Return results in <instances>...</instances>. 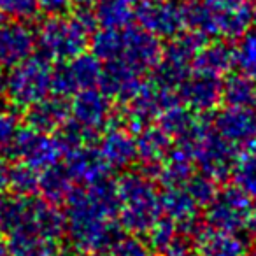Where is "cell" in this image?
<instances>
[{
    "label": "cell",
    "mask_w": 256,
    "mask_h": 256,
    "mask_svg": "<svg viewBox=\"0 0 256 256\" xmlns=\"http://www.w3.org/2000/svg\"><path fill=\"white\" fill-rule=\"evenodd\" d=\"M102 78V62L95 54L81 53L76 58L62 62L53 72V92L70 96L82 90L95 88Z\"/></svg>",
    "instance_id": "30bf717a"
},
{
    "label": "cell",
    "mask_w": 256,
    "mask_h": 256,
    "mask_svg": "<svg viewBox=\"0 0 256 256\" xmlns=\"http://www.w3.org/2000/svg\"><path fill=\"white\" fill-rule=\"evenodd\" d=\"M182 186L200 207H206L209 204V200L214 196V193H216V181L207 174H204V172H200V174L193 172Z\"/></svg>",
    "instance_id": "1f68e13d"
},
{
    "label": "cell",
    "mask_w": 256,
    "mask_h": 256,
    "mask_svg": "<svg viewBox=\"0 0 256 256\" xmlns=\"http://www.w3.org/2000/svg\"><path fill=\"white\" fill-rule=\"evenodd\" d=\"M206 209V220L210 228L237 232L249 223L252 212L251 196L237 186H226L214 193Z\"/></svg>",
    "instance_id": "ba28073f"
},
{
    "label": "cell",
    "mask_w": 256,
    "mask_h": 256,
    "mask_svg": "<svg viewBox=\"0 0 256 256\" xmlns=\"http://www.w3.org/2000/svg\"><path fill=\"white\" fill-rule=\"evenodd\" d=\"M74 190L76 182L72 181L65 165L54 164L40 172L39 192L42 193L44 200H48V202H64V200H67L70 196V193Z\"/></svg>",
    "instance_id": "4316f807"
},
{
    "label": "cell",
    "mask_w": 256,
    "mask_h": 256,
    "mask_svg": "<svg viewBox=\"0 0 256 256\" xmlns=\"http://www.w3.org/2000/svg\"><path fill=\"white\" fill-rule=\"evenodd\" d=\"M223 100L226 106L251 107L256 102V84L248 76L238 74L223 82Z\"/></svg>",
    "instance_id": "f1b7e54d"
},
{
    "label": "cell",
    "mask_w": 256,
    "mask_h": 256,
    "mask_svg": "<svg viewBox=\"0 0 256 256\" xmlns=\"http://www.w3.org/2000/svg\"><path fill=\"white\" fill-rule=\"evenodd\" d=\"M93 54L102 62L100 86L109 96L128 100L139 88L140 78L153 70L162 58L156 36L142 26L102 28L92 40Z\"/></svg>",
    "instance_id": "6da1fadb"
},
{
    "label": "cell",
    "mask_w": 256,
    "mask_h": 256,
    "mask_svg": "<svg viewBox=\"0 0 256 256\" xmlns=\"http://www.w3.org/2000/svg\"><path fill=\"white\" fill-rule=\"evenodd\" d=\"M0 256H11L9 254V248L6 246V242L0 238Z\"/></svg>",
    "instance_id": "60d3db41"
},
{
    "label": "cell",
    "mask_w": 256,
    "mask_h": 256,
    "mask_svg": "<svg viewBox=\"0 0 256 256\" xmlns=\"http://www.w3.org/2000/svg\"><path fill=\"white\" fill-rule=\"evenodd\" d=\"M198 256H246L248 242L235 232L210 228L196 232Z\"/></svg>",
    "instance_id": "7402d4cb"
},
{
    "label": "cell",
    "mask_w": 256,
    "mask_h": 256,
    "mask_svg": "<svg viewBox=\"0 0 256 256\" xmlns=\"http://www.w3.org/2000/svg\"><path fill=\"white\" fill-rule=\"evenodd\" d=\"M136 150L137 158L144 167L150 165H160L164 158L172 150V139L162 130L160 126H146L137 130L136 137Z\"/></svg>",
    "instance_id": "cb8c5ba5"
},
{
    "label": "cell",
    "mask_w": 256,
    "mask_h": 256,
    "mask_svg": "<svg viewBox=\"0 0 256 256\" xmlns=\"http://www.w3.org/2000/svg\"><path fill=\"white\" fill-rule=\"evenodd\" d=\"M136 18L144 30L156 37L170 39L186 26V2L181 0H144L139 2Z\"/></svg>",
    "instance_id": "9c48e42d"
},
{
    "label": "cell",
    "mask_w": 256,
    "mask_h": 256,
    "mask_svg": "<svg viewBox=\"0 0 256 256\" xmlns=\"http://www.w3.org/2000/svg\"><path fill=\"white\" fill-rule=\"evenodd\" d=\"M18 132L20 124L16 114L8 107H0V151L12 148Z\"/></svg>",
    "instance_id": "836d02e7"
},
{
    "label": "cell",
    "mask_w": 256,
    "mask_h": 256,
    "mask_svg": "<svg viewBox=\"0 0 256 256\" xmlns=\"http://www.w3.org/2000/svg\"><path fill=\"white\" fill-rule=\"evenodd\" d=\"M96 20L92 8L79 9L76 14L67 16L64 12L51 14L36 34V46L40 50V56L50 62H67L84 53L90 42Z\"/></svg>",
    "instance_id": "3957f363"
},
{
    "label": "cell",
    "mask_w": 256,
    "mask_h": 256,
    "mask_svg": "<svg viewBox=\"0 0 256 256\" xmlns=\"http://www.w3.org/2000/svg\"><path fill=\"white\" fill-rule=\"evenodd\" d=\"M254 107H256V102H254ZM254 114H256V110H254Z\"/></svg>",
    "instance_id": "ee69618b"
},
{
    "label": "cell",
    "mask_w": 256,
    "mask_h": 256,
    "mask_svg": "<svg viewBox=\"0 0 256 256\" xmlns=\"http://www.w3.org/2000/svg\"><path fill=\"white\" fill-rule=\"evenodd\" d=\"M12 148L20 160L39 170L58 164V160L67 153L58 136H51L50 132H39L30 126L20 128Z\"/></svg>",
    "instance_id": "7c38bea8"
},
{
    "label": "cell",
    "mask_w": 256,
    "mask_h": 256,
    "mask_svg": "<svg viewBox=\"0 0 256 256\" xmlns=\"http://www.w3.org/2000/svg\"><path fill=\"white\" fill-rule=\"evenodd\" d=\"M67 230L79 251L107 249L121 237L116 186L109 181L74 190L67 198Z\"/></svg>",
    "instance_id": "7a4b0ae2"
},
{
    "label": "cell",
    "mask_w": 256,
    "mask_h": 256,
    "mask_svg": "<svg viewBox=\"0 0 256 256\" xmlns=\"http://www.w3.org/2000/svg\"><path fill=\"white\" fill-rule=\"evenodd\" d=\"M232 176L237 188H240L248 196L256 198V142L248 146L242 154H237Z\"/></svg>",
    "instance_id": "83f0119b"
},
{
    "label": "cell",
    "mask_w": 256,
    "mask_h": 256,
    "mask_svg": "<svg viewBox=\"0 0 256 256\" xmlns=\"http://www.w3.org/2000/svg\"><path fill=\"white\" fill-rule=\"evenodd\" d=\"M186 146L192 150L195 164H198L200 170L214 181H221L232 174L238 150L226 139H223L214 130V126L204 123L196 136Z\"/></svg>",
    "instance_id": "52a82bcc"
},
{
    "label": "cell",
    "mask_w": 256,
    "mask_h": 256,
    "mask_svg": "<svg viewBox=\"0 0 256 256\" xmlns=\"http://www.w3.org/2000/svg\"><path fill=\"white\" fill-rule=\"evenodd\" d=\"M234 51L235 65H238L242 74L256 82V26L242 34Z\"/></svg>",
    "instance_id": "4dcf8cb0"
},
{
    "label": "cell",
    "mask_w": 256,
    "mask_h": 256,
    "mask_svg": "<svg viewBox=\"0 0 256 256\" xmlns=\"http://www.w3.org/2000/svg\"><path fill=\"white\" fill-rule=\"evenodd\" d=\"M176 102H179L178 90H172L151 79L148 82H140L137 92L124 104L130 121L139 130L146 124H151V121L160 118V114Z\"/></svg>",
    "instance_id": "8fae6325"
},
{
    "label": "cell",
    "mask_w": 256,
    "mask_h": 256,
    "mask_svg": "<svg viewBox=\"0 0 256 256\" xmlns=\"http://www.w3.org/2000/svg\"><path fill=\"white\" fill-rule=\"evenodd\" d=\"M40 172L42 170L25 164V162L12 165L9 168V188L14 190V193L18 195H36L39 192Z\"/></svg>",
    "instance_id": "f546056e"
},
{
    "label": "cell",
    "mask_w": 256,
    "mask_h": 256,
    "mask_svg": "<svg viewBox=\"0 0 256 256\" xmlns=\"http://www.w3.org/2000/svg\"><path fill=\"white\" fill-rule=\"evenodd\" d=\"M70 116L72 121L96 137L110 124V96L95 88L82 90L72 98Z\"/></svg>",
    "instance_id": "5bb4252c"
},
{
    "label": "cell",
    "mask_w": 256,
    "mask_h": 256,
    "mask_svg": "<svg viewBox=\"0 0 256 256\" xmlns=\"http://www.w3.org/2000/svg\"><path fill=\"white\" fill-rule=\"evenodd\" d=\"M70 6V0H39V8L50 14H60Z\"/></svg>",
    "instance_id": "d590c367"
},
{
    "label": "cell",
    "mask_w": 256,
    "mask_h": 256,
    "mask_svg": "<svg viewBox=\"0 0 256 256\" xmlns=\"http://www.w3.org/2000/svg\"><path fill=\"white\" fill-rule=\"evenodd\" d=\"M109 256H151V251L136 237H120L110 246Z\"/></svg>",
    "instance_id": "e575fe53"
},
{
    "label": "cell",
    "mask_w": 256,
    "mask_h": 256,
    "mask_svg": "<svg viewBox=\"0 0 256 256\" xmlns=\"http://www.w3.org/2000/svg\"><path fill=\"white\" fill-rule=\"evenodd\" d=\"M139 0H96L93 16L102 28H121L136 18Z\"/></svg>",
    "instance_id": "d4e9b609"
},
{
    "label": "cell",
    "mask_w": 256,
    "mask_h": 256,
    "mask_svg": "<svg viewBox=\"0 0 256 256\" xmlns=\"http://www.w3.org/2000/svg\"><path fill=\"white\" fill-rule=\"evenodd\" d=\"M53 72L51 62L44 56H28L14 65L6 78V93L16 107L28 109L40 98L53 92Z\"/></svg>",
    "instance_id": "8992f818"
},
{
    "label": "cell",
    "mask_w": 256,
    "mask_h": 256,
    "mask_svg": "<svg viewBox=\"0 0 256 256\" xmlns=\"http://www.w3.org/2000/svg\"><path fill=\"white\" fill-rule=\"evenodd\" d=\"M40 11L39 0H0V16L6 20L26 22Z\"/></svg>",
    "instance_id": "d6a6232c"
},
{
    "label": "cell",
    "mask_w": 256,
    "mask_h": 256,
    "mask_svg": "<svg viewBox=\"0 0 256 256\" xmlns=\"http://www.w3.org/2000/svg\"><path fill=\"white\" fill-rule=\"evenodd\" d=\"M212 126L237 150L256 142V114L251 107L226 106L216 114Z\"/></svg>",
    "instance_id": "9a60e30c"
},
{
    "label": "cell",
    "mask_w": 256,
    "mask_h": 256,
    "mask_svg": "<svg viewBox=\"0 0 256 256\" xmlns=\"http://www.w3.org/2000/svg\"><path fill=\"white\" fill-rule=\"evenodd\" d=\"M235 65V51L226 42L214 40L210 44H204L193 62L192 68H198L204 72H210L223 78Z\"/></svg>",
    "instance_id": "484cf974"
},
{
    "label": "cell",
    "mask_w": 256,
    "mask_h": 256,
    "mask_svg": "<svg viewBox=\"0 0 256 256\" xmlns=\"http://www.w3.org/2000/svg\"><path fill=\"white\" fill-rule=\"evenodd\" d=\"M4 88H6V74H4L2 65H0V93L4 92Z\"/></svg>",
    "instance_id": "b9f144b4"
},
{
    "label": "cell",
    "mask_w": 256,
    "mask_h": 256,
    "mask_svg": "<svg viewBox=\"0 0 256 256\" xmlns=\"http://www.w3.org/2000/svg\"><path fill=\"white\" fill-rule=\"evenodd\" d=\"M251 0H190L186 26L204 39H235L252 23Z\"/></svg>",
    "instance_id": "277c9868"
},
{
    "label": "cell",
    "mask_w": 256,
    "mask_h": 256,
    "mask_svg": "<svg viewBox=\"0 0 256 256\" xmlns=\"http://www.w3.org/2000/svg\"><path fill=\"white\" fill-rule=\"evenodd\" d=\"M223 78L192 68L178 88V96L195 112L212 110L223 100Z\"/></svg>",
    "instance_id": "4fadbf2b"
},
{
    "label": "cell",
    "mask_w": 256,
    "mask_h": 256,
    "mask_svg": "<svg viewBox=\"0 0 256 256\" xmlns=\"http://www.w3.org/2000/svg\"><path fill=\"white\" fill-rule=\"evenodd\" d=\"M195 172V158L186 144H178L168 151V154L158 165V176L160 182L168 186H182Z\"/></svg>",
    "instance_id": "603a6c76"
},
{
    "label": "cell",
    "mask_w": 256,
    "mask_h": 256,
    "mask_svg": "<svg viewBox=\"0 0 256 256\" xmlns=\"http://www.w3.org/2000/svg\"><path fill=\"white\" fill-rule=\"evenodd\" d=\"M252 23H254V26H256V9L252 11Z\"/></svg>",
    "instance_id": "7bdbcfd3"
},
{
    "label": "cell",
    "mask_w": 256,
    "mask_h": 256,
    "mask_svg": "<svg viewBox=\"0 0 256 256\" xmlns=\"http://www.w3.org/2000/svg\"><path fill=\"white\" fill-rule=\"evenodd\" d=\"M9 168L11 165L6 164V160L0 156V195H4V192L9 188Z\"/></svg>",
    "instance_id": "8d00e7d4"
},
{
    "label": "cell",
    "mask_w": 256,
    "mask_h": 256,
    "mask_svg": "<svg viewBox=\"0 0 256 256\" xmlns=\"http://www.w3.org/2000/svg\"><path fill=\"white\" fill-rule=\"evenodd\" d=\"M249 226H251L252 234L256 235V207H252V212H251V218H249Z\"/></svg>",
    "instance_id": "f35d334b"
},
{
    "label": "cell",
    "mask_w": 256,
    "mask_h": 256,
    "mask_svg": "<svg viewBox=\"0 0 256 256\" xmlns=\"http://www.w3.org/2000/svg\"><path fill=\"white\" fill-rule=\"evenodd\" d=\"M98 150L110 168H124L137 158L136 139L118 124L106 128Z\"/></svg>",
    "instance_id": "ffe728a7"
},
{
    "label": "cell",
    "mask_w": 256,
    "mask_h": 256,
    "mask_svg": "<svg viewBox=\"0 0 256 256\" xmlns=\"http://www.w3.org/2000/svg\"><path fill=\"white\" fill-rule=\"evenodd\" d=\"M246 256H248V254H246ZM252 256H256V254H252Z\"/></svg>",
    "instance_id": "f6af8a7d"
},
{
    "label": "cell",
    "mask_w": 256,
    "mask_h": 256,
    "mask_svg": "<svg viewBox=\"0 0 256 256\" xmlns=\"http://www.w3.org/2000/svg\"><path fill=\"white\" fill-rule=\"evenodd\" d=\"M118 220L124 230L146 234L160 220V195L153 179L139 172H126L116 182Z\"/></svg>",
    "instance_id": "5b68a950"
},
{
    "label": "cell",
    "mask_w": 256,
    "mask_h": 256,
    "mask_svg": "<svg viewBox=\"0 0 256 256\" xmlns=\"http://www.w3.org/2000/svg\"><path fill=\"white\" fill-rule=\"evenodd\" d=\"M26 124L39 132H54L70 118L68 96L60 93L48 95L26 109Z\"/></svg>",
    "instance_id": "ac0fdd59"
},
{
    "label": "cell",
    "mask_w": 256,
    "mask_h": 256,
    "mask_svg": "<svg viewBox=\"0 0 256 256\" xmlns=\"http://www.w3.org/2000/svg\"><path fill=\"white\" fill-rule=\"evenodd\" d=\"M36 50V34L25 22H0V65L14 67L32 56Z\"/></svg>",
    "instance_id": "2e32d148"
},
{
    "label": "cell",
    "mask_w": 256,
    "mask_h": 256,
    "mask_svg": "<svg viewBox=\"0 0 256 256\" xmlns=\"http://www.w3.org/2000/svg\"><path fill=\"white\" fill-rule=\"evenodd\" d=\"M96 0H70V4L78 6L79 9H90L95 6Z\"/></svg>",
    "instance_id": "74e56055"
},
{
    "label": "cell",
    "mask_w": 256,
    "mask_h": 256,
    "mask_svg": "<svg viewBox=\"0 0 256 256\" xmlns=\"http://www.w3.org/2000/svg\"><path fill=\"white\" fill-rule=\"evenodd\" d=\"M82 256H109V252H106V249H96V251H84Z\"/></svg>",
    "instance_id": "ab89813d"
},
{
    "label": "cell",
    "mask_w": 256,
    "mask_h": 256,
    "mask_svg": "<svg viewBox=\"0 0 256 256\" xmlns=\"http://www.w3.org/2000/svg\"><path fill=\"white\" fill-rule=\"evenodd\" d=\"M160 209L167 214L168 220L188 232L190 235L195 234L196 218H198L200 206L192 198L184 186H168L160 195Z\"/></svg>",
    "instance_id": "d6986e66"
},
{
    "label": "cell",
    "mask_w": 256,
    "mask_h": 256,
    "mask_svg": "<svg viewBox=\"0 0 256 256\" xmlns=\"http://www.w3.org/2000/svg\"><path fill=\"white\" fill-rule=\"evenodd\" d=\"M160 128L170 137L172 140H178L181 144H188L196 132L202 126V121L196 116L195 110H192L188 106H179V102L172 104L170 107L160 114Z\"/></svg>",
    "instance_id": "44dd1931"
},
{
    "label": "cell",
    "mask_w": 256,
    "mask_h": 256,
    "mask_svg": "<svg viewBox=\"0 0 256 256\" xmlns=\"http://www.w3.org/2000/svg\"><path fill=\"white\" fill-rule=\"evenodd\" d=\"M65 168L70 174L72 181L82 186L106 181L110 170L98 148H93L90 144H82V146L68 150Z\"/></svg>",
    "instance_id": "e0dca14e"
}]
</instances>
